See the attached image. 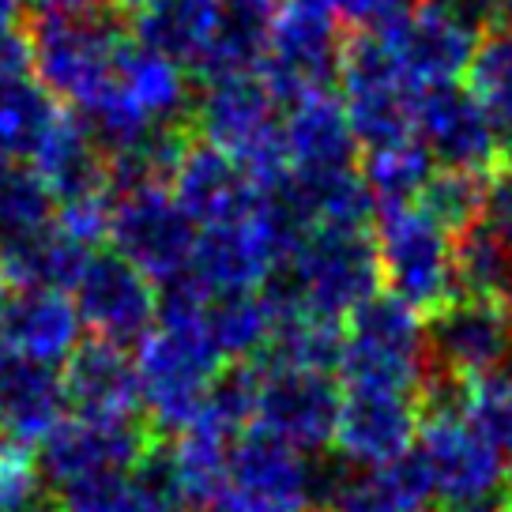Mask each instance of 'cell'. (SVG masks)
Returning <instances> with one entry per match:
<instances>
[{
  "mask_svg": "<svg viewBox=\"0 0 512 512\" xmlns=\"http://www.w3.org/2000/svg\"><path fill=\"white\" fill-rule=\"evenodd\" d=\"M381 264L377 238L369 226H313L287 264L260 287L275 320L294 313H313L324 320H343L377 298Z\"/></svg>",
  "mask_w": 512,
  "mask_h": 512,
  "instance_id": "6da1fadb",
  "label": "cell"
},
{
  "mask_svg": "<svg viewBox=\"0 0 512 512\" xmlns=\"http://www.w3.org/2000/svg\"><path fill=\"white\" fill-rule=\"evenodd\" d=\"M189 125L200 144H211L238 162L260 192L290 177L279 98L260 72L204 80L192 95Z\"/></svg>",
  "mask_w": 512,
  "mask_h": 512,
  "instance_id": "7a4b0ae2",
  "label": "cell"
},
{
  "mask_svg": "<svg viewBox=\"0 0 512 512\" xmlns=\"http://www.w3.org/2000/svg\"><path fill=\"white\" fill-rule=\"evenodd\" d=\"M343 381L347 392L418 396L430 381V343L418 313L392 294L369 298L343 324Z\"/></svg>",
  "mask_w": 512,
  "mask_h": 512,
  "instance_id": "3957f363",
  "label": "cell"
},
{
  "mask_svg": "<svg viewBox=\"0 0 512 512\" xmlns=\"http://www.w3.org/2000/svg\"><path fill=\"white\" fill-rule=\"evenodd\" d=\"M31 38V76L53 102H68L80 113L117 80V61L125 53V31L110 12L87 16H38Z\"/></svg>",
  "mask_w": 512,
  "mask_h": 512,
  "instance_id": "277c9868",
  "label": "cell"
},
{
  "mask_svg": "<svg viewBox=\"0 0 512 512\" xmlns=\"http://www.w3.org/2000/svg\"><path fill=\"white\" fill-rule=\"evenodd\" d=\"M377 264H381V279L388 283V294L411 313L433 317L460 298L456 238L418 204L381 211Z\"/></svg>",
  "mask_w": 512,
  "mask_h": 512,
  "instance_id": "5b68a950",
  "label": "cell"
},
{
  "mask_svg": "<svg viewBox=\"0 0 512 512\" xmlns=\"http://www.w3.org/2000/svg\"><path fill=\"white\" fill-rule=\"evenodd\" d=\"M369 31H377L388 57L418 95L441 83H456L486 38V27L460 0H411L400 16Z\"/></svg>",
  "mask_w": 512,
  "mask_h": 512,
  "instance_id": "8992f818",
  "label": "cell"
},
{
  "mask_svg": "<svg viewBox=\"0 0 512 512\" xmlns=\"http://www.w3.org/2000/svg\"><path fill=\"white\" fill-rule=\"evenodd\" d=\"M347 34L328 0H287L268 19V46L260 76L279 102H305L313 95H332L339 80Z\"/></svg>",
  "mask_w": 512,
  "mask_h": 512,
  "instance_id": "52a82bcc",
  "label": "cell"
},
{
  "mask_svg": "<svg viewBox=\"0 0 512 512\" xmlns=\"http://www.w3.org/2000/svg\"><path fill=\"white\" fill-rule=\"evenodd\" d=\"M339 83H343V110L351 121L358 144L369 151L384 144H400L415 136L418 91L403 80L396 61L381 46L377 31H354L343 42L339 61Z\"/></svg>",
  "mask_w": 512,
  "mask_h": 512,
  "instance_id": "ba28073f",
  "label": "cell"
},
{
  "mask_svg": "<svg viewBox=\"0 0 512 512\" xmlns=\"http://www.w3.org/2000/svg\"><path fill=\"white\" fill-rule=\"evenodd\" d=\"M113 253L125 256L136 272H144L155 287H170L185 279L196 249V223L177 208L170 185L140 189L128 196H110Z\"/></svg>",
  "mask_w": 512,
  "mask_h": 512,
  "instance_id": "9c48e42d",
  "label": "cell"
},
{
  "mask_svg": "<svg viewBox=\"0 0 512 512\" xmlns=\"http://www.w3.org/2000/svg\"><path fill=\"white\" fill-rule=\"evenodd\" d=\"M283 264H287V245L279 238V226L260 192L253 215L223 226H204L196 234L189 279L200 283L211 298L256 294Z\"/></svg>",
  "mask_w": 512,
  "mask_h": 512,
  "instance_id": "30bf717a",
  "label": "cell"
},
{
  "mask_svg": "<svg viewBox=\"0 0 512 512\" xmlns=\"http://www.w3.org/2000/svg\"><path fill=\"white\" fill-rule=\"evenodd\" d=\"M72 302L91 339L117 347L144 343L159 324V290L144 272H136L125 256L95 253L72 287Z\"/></svg>",
  "mask_w": 512,
  "mask_h": 512,
  "instance_id": "8fae6325",
  "label": "cell"
},
{
  "mask_svg": "<svg viewBox=\"0 0 512 512\" xmlns=\"http://www.w3.org/2000/svg\"><path fill=\"white\" fill-rule=\"evenodd\" d=\"M260 384H256V430L272 433L298 452H317L324 445H336L339 396L336 381L328 373H305V369L268 366L256 358Z\"/></svg>",
  "mask_w": 512,
  "mask_h": 512,
  "instance_id": "7c38bea8",
  "label": "cell"
},
{
  "mask_svg": "<svg viewBox=\"0 0 512 512\" xmlns=\"http://www.w3.org/2000/svg\"><path fill=\"white\" fill-rule=\"evenodd\" d=\"M430 373L471 381L512 358V305L501 298H456L426 324Z\"/></svg>",
  "mask_w": 512,
  "mask_h": 512,
  "instance_id": "4fadbf2b",
  "label": "cell"
},
{
  "mask_svg": "<svg viewBox=\"0 0 512 512\" xmlns=\"http://www.w3.org/2000/svg\"><path fill=\"white\" fill-rule=\"evenodd\" d=\"M151 430L136 418H61L38 448V467L53 486H68L102 471H128L151 448Z\"/></svg>",
  "mask_w": 512,
  "mask_h": 512,
  "instance_id": "5bb4252c",
  "label": "cell"
},
{
  "mask_svg": "<svg viewBox=\"0 0 512 512\" xmlns=\"http://www.w3.org/2000/svg\"><path fill=\"white\" fill-rule=\"evenodd\" d=\"M415 136L445 170L490 174L501 162L490 117L479 98L471 95V87H460V83H441L418 95Z\"/></svg>",
  "mask_w": 512,
  "mask_h": 512,
  "instance_id": "9a60e30c",
  "label": "cell"
},
{
  "mask_svg": "<svg viewBox=\"0 0 512 512\" xmlns=\"http://www.w3.org/2000/svg\"><path fill=\"white\" fill-rule=\"evenodd\" d=\"M422 426V400L400 392H347L336 448L354 467H381L411 456Z\"/></svg>",
  "mask_w": 512,
  "mask_h": 512,
  "instance_id": "2e32d148",
  "label": "cell"
},
{
  "mask_svg": "<svg viewBox=\"0 0 512 512\" xmlns=\"http://www.w3.org/2000/svg\"><path fill=\"white\" fill-rule=\"evenodd\" d=\"M241 494L264 501L275 512H309L320 494V475L305 452L264 430H245L230 452V479Z\"/></svg>",
  "mask_w": 512,
  "mask_h": 512,
  "instance_id": "e0dca14e",
  "label": "cell"
},
{
  "mask_svg": "<svg viewBox=\"0 0 512 512\" xmlns=\"http://www.w3.org/2000/svg\"><path fill=\"white\" fill-rule=\"evenodd\" d=\"M170 192H174L177 208L196 223V230L245 219L260 204V189L238 162L200 140L189 144L181 166L170 177Z\"/></svg>",
  "mask_w": 512,
  "mask_h": 512,
  "instance_id": "ac0fdd59",
  "label": "cell"
},
{
  "mask_svg": "<svg viewBox=\"0 0 512 512\" xmlns=\"http://www.w3.org/2000/svg\"><path fill=\"white\" fill-rule=\"evenodd\" d=\"M283 147L290 174L298 177H336L358 170V140L336 95L294 102L283 121Z\"/></svg>",
  "mask_w": 512,
  "mask_h": 512,
  "instance_id": "d6986e66",
  "label": "cell"
},
{
  "mask_svg": "<svg viewBox=\"0 0 512 512\" xmlns=\"http://www.w3.org/2000/svg\"><path fill=\"white\" fill-rule=\"evenodd\" d=\"M64 396L83 418H132L140 407L136 358L106 339H83L64 362Z\"/></svg>",
  "mask_w": 512,
  "mask_h": 512,
  "instance_id": "ffe728a7",
  "label": "cell"
},
{
  "mask_svg": "<svg viewBox=\"0 0 512 512\" xmlns=\"http://www.w3.org/2000/svg\"><path fill=\"white\" fill-rule=\"evenodd\" d=\"M64 377L31 358L4 351L0 358V437L34 448L57 430L64 418Z\"/></svg>",
  "mask_w": 512,
  "mask_h": 512,
  "instance_id": "44dd1931",
  "label": "cell"
},
{
  "mask_svg": "<svg viewBox=\"0 0 512 512\" xmlns=\"http://www.w3.org/2000/svg\"><path fill=\"white\" fill-rule=\"evenodd\" d=\"M4 347L38 366L57 369L83 343V320L76 302L57 290H19L0 324Z\"/></svg>",
  "mask_w": 512,
  "mask_h": 512,
  "instance_id": "7402d4cb",
  "label": "cell"
},
{
  "mask_svg": "<svg viewBox=\"0 0 512 512\" xmlns=\"http://www.w3.org/2000/svg\"><path fill=\"white\" fill-rule=\"evenodd\" d=\"M320 494L328 501V512H426L433 501V482L422 460L411 452L396 464H351Z\"/></svg>",
  "mask_w": 512,
  "mask_h": 512,
  "instance_id": "603a6c76",
  "label": "cell"
},
{
  "mask_svg": "<svg viewBox=\"0 0 512 512\" xmlns=\"http://www.w3.org/2000/svg\"><path fill=\"white\" fill-rule=\"evenodd\" d=\"M34 177L46 185L53 204L83 200V196H102L106 192V155L91 140V132L76 121L64 117L49 128V136L31 159Z\"/></svg>",
  "mask_w": 512,
  "mask_h": 512,
  "instance_id": "cb8c5ba5",
  "label": "cell"
},
{
  "mask_svg": "<svg viewBox=\"0 0 512 512\" xmlns=\"http://www.w3.org/2000/svg\"><path fill=\"white\" fill-rule=\"evenodd\" d=\"M223 0H155L132 16L136 46L159 53L181 68H196L223 23Z\"/></svg>",
  "mask_w": 512,
  "mask_h": 512,
  "instance_id": "d4e9b609",
  "label": "cell"
},
{
  "mask_svg": "<svg viewBox=\"0 0 512 512\" xmlns=\"http://www.w3.org/2000/svg\"><path fill=\"white\" fill-rule=\"evenodd\" d=\"M95 253L80 249L76 241H68L49 223L46 230H34L27 238L0 241V275L8 279V287L19 290H68L80 283L87 260Z\"/></svg>",
  "mask_w": 512,
  "mask_h": 512,
  "instance_id": "484cf974",
  "label": "cell"
},
{
  "mask_svg": "<svg viewBox=\"0 0 512 512\" xmlns=\"http://www.w3.org/2000/svg\"><path fill=\"white\" fill-rule=\"evenodd\" d=\"M117 87L151 125H189L192 87L181 64L128 42L117 61Z\"/></svg>",
  "mask_w": 512,
  "mask_h": 512,
  "instance_id": "4316f807",
  "label": "cell"
},
{
  "mask_svg": "<svg viewBox=\"0 0 512 512\" xmlns=\"http://www.w3.org/2000/svg\"><path fill=\"white\" fill-rule=\"evenodd\" d=\"M208 339L223 362H256L268 351L275 313L264 294H219L208 302Z\"/></svg>",
  "mask_w": 512,
  "mask_h": 512,
  "instance_id": "83f0119b",
  "label": "cell"
},
{
  "mask_svg": "<svg viewBox=\"0 0 512 512\" xmlns=\"http://www.w3.org/2000/svg\"><path fill=\"white\" fill-rule=\"evenodd\" d=\"M433 170H437V162L426 151V144L418 136H411V140H400V144L373 147L358 174L366 181L377 211H388L418 204V196L430 185Z\"/></svg>",
  "mask_w": 512,
  "mask_h": 512,
  "instance_id": "f1b7e54d",
  "label": "cell"
},
{
  "mask_svg": "<svg viewBox=\"0 0 512 512\" xmlns=\"http://www.w3.org/2000/svg\"><path fill=\"white\" fill-rule=\"evenodd\" d=\"M471 95L482 102L501 147V162H512V27L486 31L475 61L467 68Z\"/></svg>",
  "mask_w": 512,
  "mask_h": 512,
  "instance_id": "f546056e",
  "label": "cell"
},
{
  "mask_svg": "<svg viewBox=\"0 0 512 512\" xmlns=\"http://www.w3.org/2000/svg\"><path fill=\"white\" fill-rule=\"evenodd\" d=\"M456 279H460V298L509 302L512 249L490 226H482V219L456 234Z\"/></svg>",
  "mask_w": 512,
  "mask_h": 512,
  "instance_id": "4dcf8cb0",
  "label": "cell"
},
{
  "mask_svg": "<svg viewBox=\"0 0 512 512\" xmlns=\"http://www.w3.org/2000/svg\"><path fill=\"white\" fill-rule=\"evenodd\" d=\"M264 46H268V19L226 8L223 23H219V31H215V38H211L204 61L196 64V72H200V80H215V76H241V72H260Z\"/></svg>",
  "mask_w": 512,
  "mask_h": 512,
  "instance_id": "1f68e13d",
  "label": "cell"
},
{
  "mask_svg": "<svg viewBox=\"0 0 512 512\" xmlns=\"http://www.w3.org/2000/svg\"><path fill=\"white\" fill-rule=\"evenodd\" d=\"M0 512H64L57 486L42 475L34 448L0 437Z\"/></svg>",
  "mask_w": 512,
  "mask_h": 512,
  "instance_id": "d6a6232c",
  "label": "cell"
},
{
  "mask_svg": "<svg viewBox=\"0 0 512 512\" xmlns=\"http://www.w3.org/2000/svg\"><path fill=\"white\" fill-rule=\"evenodd\" d=\"M486 177L490 174H471V170H445L437 166L430 177L426 192L418 196V208L433 215L456 238L460 230L479 223L482 200H486Z\"/></svg>",
  "mask_w": 512,
  "mask_h": 512,
  "instance_id": "836d02e7",
  "label": "cell"
},
{
  "mask_svg": "<svg viewBox=\"0 0 512 512\" xmlns=\"http://www.w3.org/2000/svg\"><path fill=\"white\" fill-rule=\"evenodd\" d=\"M57 215V204L46 185L27 166H12L0 174V241L27 238L34 230H46Z\"/></svg>",
  "mask_w": 512,
  "mask_h": 512,
  "instance_id": "e575fe53",
  "label": "cell"
},
{
  "mask_svg": "<svg viewBox=\"0 0 512 512\" xmlns=\"http://www.w3.org/2000/svg\"><path fill=\"white\" fill-rule=\"evenodd\" d=\"M64 512H144V501L132 486L128 471H102L61 490Z\"/></svg>",
  "mask_w": 512,
  "mask_h": 512,
  "instance_id": "d590c367",
  "label": "cell"
},
{
  "mask_svg": "<svg viewBox=\"0 0 512 512\" xmlns=\"http://www.w3.org/2000/svg\"><path fill=\"white\" fill-rule=\"evenodd\" d=\"M53 223L68 241H76L80 249L95 253L102 241L110 238V223H113V200L110 192L102 196H83V200H68V204H57V215Z\"/></svg>",
  "mask_w": 512,
  "mask_h": 512,
  "instance_id": "8d00e7d4",
  "label": "cell"
},
{
  "mask_svg": "<svg viewBox=\"0 0 512 512\" xmlns=\"http://www.w3.org/2000/svg\"><path fill=\"white\" fill-rule=\"evenodd\" d=\"M482 226H490L497 238L512 249V162H497L486 177V200H482Z\"/></svg>",
  "mask_w": 512,
  "mask_h": 512,
  "instance_id": "74e56055",
  "label": "cell"
},
{
  "mask_svg": "<svg viewBox=\"0 0 512 512\" xmlns=\"http://www.w3.org/2000/svg\"><path fill=\"white\" fill-rule=\"evenodd\" d=\"M328 4L339 19L354 23L358 31H369V27H381L384 19L400 16L411 0H328Z\"/></svg>",
  "mask_w": 512,
  "mask_h": 512,
  "instance_id": "f35d334b",
  "label": "cell"
},
{
  "mask_svg": "<svg viewBox=\"0 0 512 512\" xmlns=\"http://www.w3.org/2000/svg\"><path fill=\"white\" fill-rule=\"evenodd\" d=\"M471 16L479 19L486 31L512 27V0H460Z\"/></svg>",
  "mask_w": 512,
  "mask_h": 512,
  "instance_id": "ab89813d",
  "label": "cell"
},
{
  "mask_svg": "<svg viewBox=\"0 0 512 512\" xmlns=\"http://www.w3.org/2000/svg\"><path fill=\"white\" fill-rule=\"evenodd\" d=\"M38 16H87V12H98L102 0H31Z\"/></svg>",
  "mask_w": 512,
  "mask_h": 512,
  "instance_id": "60d3db41",
  "label": "cell"
},
{
  "mask_svg": "<svg viewBox=\"0 0 512 512\" xmlns=\"http://www.w3.org/2000/svg\"><path fill=\"white\" fill-rule=\"evenodd\" d=\"M226 8H234V12H249V16H260V19H272L287 0H223Z\"/></svg>",
  "mask_w": 512,
  "mask_h": 512,
  "instance_id": "b9f144b4",
  "label": "cell"
},
{
  "mask_svg": "<svg viewBox=\"0 0 512 512\" xmlns=\"http://www.w3.org/2000/svg\"><path fill=\"white\" fill-rule=\"evenodd\" d=\"M16 8L19 0H0V31H12L16 27Z\"/></svg>",
  "mask_w": 512,
  "mask_h": 512,
  "instance_id": "7bdbcfd3",
  "label": "cell"
},
{
  "mask_svg": "<svg viewBox=\"0 0 512 512\" xmlns=\"http://www.w3.org/2000/svg\"><path fill=\"white\" fill-rule=\"evenodd\" d=\"M113 8H121V12H132V16H140L144 8H151L155 0H110Z\"/></svg>",
  "mask_w": 512,
  "mask_h": 512,
  "instance_id": "ee69618b",
  "label": "cell"
},
{
  "mask_svg": "<svg viewBox=\"0 0 512 512\" xmlns=\"http://www.w3.org/2000/svg\"><path fill=\"white\" fill-rule=\"evenodd\" d=\"M8 305H12V287H8V279L0 275V324L8 317Z\"/></svg>",
  "mask_w": 512,
  "mask_h": 512,
  "instance_id": "f6af8a7d",
  "label": "cell"
},
{
  "mask_svg": "<svg viewBox=\"0 0 512 512\" xmlns=\"http://www.w3.org/2000/svg\"><path fill=\"white\" fill-rule=\"evenodd\" d=\"M509 305H512V290H509Z\"/></svg>",
  "mask_w": 512,
  "mask_h": 512,
  "instance_id": "bcb514c9",
  "label": "cell"
}]
</instances>
